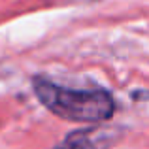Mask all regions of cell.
<instances>
[{"mask_svg":"<svg viewBox=\"0 0 149 149\" xmlns=\"http://www.w3.org/2000/svg\"><path fill=\"white\" fill-rule=\"evenodd\" d=\"M34 93L51 113L68 121L96 123L109 119L115 111L111 95L106 91H74L34 77Z\"/></svg>","mask_w":149,"mask_h":149,"instance_id":"6da1fadb","label":"cell"},{"mask_svg":"<svg viewBox=\"0 0 149 149\" xmlns=\"http://www.w3.org/2000/svg\"><path fill=\"white\" fill-rule=\"evenodd\" d=\"M113 130H74L64 138V142L55 149H108L113 143Z\"/></svg>","mask_w":149,"mask_h":149,"instance_id":"7a4b0ae2","label":"cell"}]
</instances>
